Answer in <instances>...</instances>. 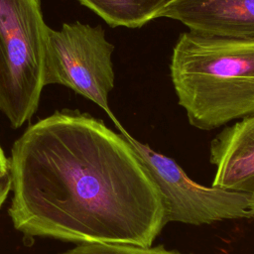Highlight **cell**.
Masks as SVG:
<instances>
[{
    "instance_id": "cell-4",
    "label": "cell",
    "mask_w": 254,
    "mask_h": 254,
    "mask_svg": "<svg viewBox=\"0 0 254 254\" xmlns=\"http://www.w3.org/2000/svg\"><path fill=\"white\" fill-rule=\"evenodd\" d=\"M114 46L101 26L65 23L61 30L49 28L45 85L61 84L100 107L121 134L127 132L112 112L108 98L114 88Z\"/></svg>"
},
{
    "instance_id": "cell-9",
    "label": "cell",
    "mask_w": 254,
    "mask_h": 254,
    "mask_svg": "<svg viewBox=\"0 0 254 254\" xmlns=\"http://www.w3.org/2000/svg\"><path fill=\"white\" fill-rule=\"evenodd\" d=\"M62 254H181L177 251H170L163 246L141 247L121 243L86 242L79 243L72 249Z\"/></svg>"
},
{
    "instance_id": "cell-10",
    "label": "cell",
    "mask_w": 254,
    "mask_h": 254,
    "mask_svg": "<svg viewBox=\"0 0 254 254\" xmlns=\"http://www.w3.org/2000/svg\"><path fill=\"white\" fill-rule=\"evenodd\" d=\"M12 190V176L10 161L5 156L0 146V208L5 202L9 192Z\"/></svg>"
},
{
    "instance_id": "cell-2",
    "label": "cell",
    "mask_w": 254,
    "mask_h": 254,
    "mask_svg": "<svg viewBox=\"0 0 254 254\" xmlns=\"http://www.w3.org/2000/svg\"><path fill=\"white\" fill-rule=\"evenodd\" d=\"M170 75L189 123L209 131L254 115V41L179 36Z\"/></svg>"
},
{
    "instance_id": "cell-5",
    "label": "cell",
    "mask_w": 254,
    "mask_h": 254,
    "mask_svg": "<svg viewBox=\"0 0 254 254\" xmlns=\"http://www.w3.org/2000/svg\"><path fill=\"white\" fill-rule=\"evenodd\" d=\"M122 135L156 184L162 196L166 222L200 225L252 217L248 209L250 193L198 185L172 158L154 151L128 132Z\"/></svg>"
},
{
    "instance_id": "cell-11",
    "label": "cell",
    "mask_w": 254,
    "mask_h": 254,
    "mask_svg": "<svg viewBox=\"0 0 254 254\" xmlns=\"http://www.w3.org/2000/svg\"><path fill=\"white\" fill-rule=\"evenodd\" d=\"M248 209L252 217H254V191L250 193L249 196V202H248Z\"/></svg>"
},
{
    "instance_id": "cell-1",
    "label": "cell",
    "mask_w": 254,
    "mask_h": 254,
    "mask_svg": "<svg viewBox=\"0 0 254 254\" xmlns=\"http://www.w3.org/2000/svg\"><path fill=\"white\" fill-rule=\"evenodd\" d=\"M9 161V215L27 236L151 247L167 223L127 139L89 114L59 111L31 125Z\"/></svg>"
},
{
    "instance_id": "cell-6",
    "label": "cell",
    "mask_w": 254,
    "mask_h": 254,
    "mask_svg": "<svg viewBox=\"0 0 254 254\" xmlns=\"http://www.w3.org/2000/svg\"><path fill=\"white\" fill-rule=\"evenodd\" d=\"M159 18L201 36L254 41V0H171Z\"/></svg>"
},
{
    "instance_id": "cell-8",
    "label": "cell",
    "mask_w": 254,
    "mask_h": 254,
    "mask_svg": "<svg viewBox=\"0 0 254 254\" xmlns=\"http://www.w3.org/2000/svg\"><path fill=\"white\" fill-rule=\"evenodd\" d=\"M111 27L141 28L158 19L171 0H78Z\"/></svg>"
},
{
    "instance_id": "cell-3",
    "label": "cell",
    "mask_w": 254,
    "mask_h": 254,
    "mask_svg": "<svg viewBox=\"0 0 254 254\" xmlns=\"http://www.w3.org/2000/svg\"><path fill=\"white\" fill-rule=\"evenodd\" d=\"M49 28L41 0H0V111L13 128L38 109Z\"/></svg>"
},
{
    "instance_id": "cell-7",
    "label": "cell",
    "mask_w": 254,
    "mask_h": 254,
    "mask_svg": "<svg viewBox=\"0 0 254 254\" xmlns=\"http://www.w3.org/2000/svg\"><path fill=\"white\" fill-rule=\"evenodd\" d=\"M209 160L215 166L211 187L254 191V115L225 127L210 142Z\"/></svg>"
}]
</instances>
